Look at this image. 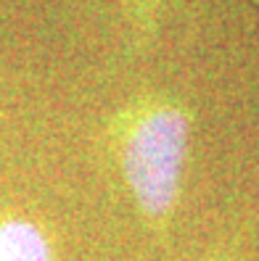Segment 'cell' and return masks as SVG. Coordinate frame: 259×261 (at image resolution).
I'll return each instance as SVG.
<instances>
[{"mask_svg": "<svg viewBox=\"0 0 259 261\" xmlns=\"http://www.w3.org/2000/svg\"><path fill=\"white\" fill-rule=\"evenodd\" d=\"M191 114L170 93L125 100L106 124V143L119 177L146 224L164 232L180 201L188 159Z\"/></svg>", "mask_w": 259, "mask_h": 261, "instance_id": "obj_1", "label": "cell"}, {"mask_svg": "<svg viewBox=\"0 0 259 261\" xmlns=\"http://www.w3.org/2000/svg\"><path fill=\"white\" fill-rule=\"evenodd\" d=\"M0 261H56L42 229L21 217L0 222Z\"/></svg>", "mask_w": 259, "mask_h": 261, "instance_id": "obj_2", "label": "cell"}, {"mask_svg": "<svg viewBox=\"0 0 259 261\" xmlns=\"http://www.w3.org/2000/svg\"><path fill=\"white\" fill-rule=\"evenodd\" d=\"M164 6L167 0H122V13H125L132 50H140L151 42Z\"/></svg>", "mask_w": 259, "mask_h": 261, "instance_id": "obj_3", "label": "cell"}]
</instances>
